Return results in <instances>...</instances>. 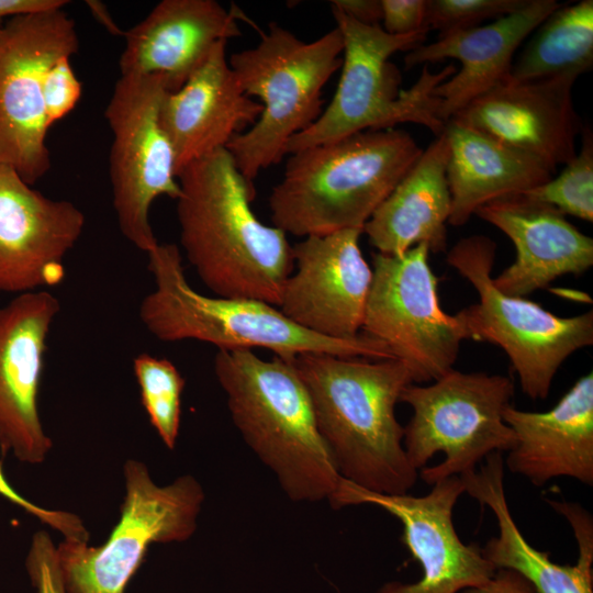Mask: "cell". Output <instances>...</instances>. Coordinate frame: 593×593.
Listing matches in <instances>:
<instances>
[{"label":"cell","instance_id":"obj_1","mask_svg":"<svg viewBox=\"0 0 593 593\" xmlns=\"http://www.w3.org/2000/svg\"><path fill=\"white\" fill-rule=\"evenodd\" d=\"M177 179L180 245L199 279L214 295L278 306L294 266L292 245L283 231L256 216L254 184L231 153H211Z\"/></svg>","mask_w":593,"mask_h":593},{"label":"cell","instance_id":"obj_2","mask_svg":"<svg viewBox=\"0 0 593 593\" xmlns=\"http://www.w3.org/2000/svg\"><path fill=\"white\" fill-rule=\"evenodd\" d=\"M302 379L342 479L380 494H405L416 483L395 416L402 391L412 383L396 359L331 354L289 358Z\"/></svg>","mask_w":593,"mask_h":593},{"label":"cell","instance_id":"obj_3","mask_svg":"<svg viewBox=\"0 0 593 593\" xmlns=\"http://www.w3.org/2000/svg\"><path fill=\"white\" fill-rule=\"evenodd\" d=\"M214 372L235 427L286 496L328 501L342 478L292 361L264 360L249 349L217 350Z\"/></svg>","mask_w":593,"mask_h":593},{"label":"cell","instance_id":"obj_4","mask_svg":"<svg viewBox=\"0 0 593 593\" xmlns=\"http://www.w3.org/2000/svg\"><path fill=\"white\" fill-rule=\"evenodd\" d=\"M422 153L400 128L363 131L290 153L268 200L272 224L298 237L362 230Z\"/></svg>","mask_w":593,"mask_h":593},{"label":"cell","instance_id":"obj_5","mask_svg":"<svg viewBox=\"0 0 593 593\" xmlns=\"http://www.w3.org/2000/svg\"><path fill=\"white\" fill-rule=\"evenodd\" d=\"M147 256L155 289L142 300L139 318L161 342L199 340L217 350L265 348L283 359L309 353L394 359L383 343L363 334L327 338L298 326L269 303L199 293L186 278L176 244L158 243Z\"/></svg>","mask_w":593,"mask_h":593},{"label":"cell","instance_id":"obj_6","mask_svg":"<svg viewBox=\"0 0 593 593\" xmlns=\"http://www.w3.org/2000/svg\"><path fill=\"white\" fill-rule=\"evenodd\" d=\"M344 41L335 27L304 42L276 22L259 43L232 54L228 63L242 89L260 99L256 123L226 146L240 174L253 183L282 160L288 142L322 114V91L342 67Z\"/></svg>","mask_w":593,"mask_h":593},{"label":"cell","instance_id":"obj_7","mask_svg":"<svg viewBox=\"0 0 593 593\" xmlns=\"http://www.w3.org/2000/svg\"><path fill=\"white\" fill-rule=\"evenodd\" d=\"M331 11L344 41L342 75L336 92L318 119L287 144V155L317 144L338 141L369 131L394 128L401 123H416L436 136L445 124L437 116L439 100L433 90L457 71L450 64L432 74L424 65L417 81L401 90V74L390 57L412 51L425 41L428 29L411 34L392 35L380 24L355 21L331 4Z\"/></svg>","mask_w":593,"mask_h":593},{"label":"cell","instance_id":"obj_8","mask_svg":"<svg viewBox=\"0 0 593 593\" xmlns=\"http://www.w3.org/2000/svg\"><path fill=\"white\" fill-rule=\"evenodd\" d=\"M495 243L484 235L457 242L447 253L454 267L477 290L479 301L459 311L467 339L501 347L518 376L522 391L546 399L563 361L593 344V312L561 317L526 298L501 292L492 281Z\"/></svg>","mask_w":593,"mask_h":593},{"label":"cell","instance_id":"obj_9","mask_svg":"<svg viewBox=\"0 0 593 593\" xmlns=\"http://www.w3.org/2000/svg\"><path fill=\"white\" fill-rule=\"evenodd\" d=\"M513 381L502 374L455 369L427 385L410 383L400 402L412 409L403 446L421 479L433 485L461 477L493 452L508 451L515 434L504 422L512 405Z\"/></svg>","mask_w":593,"mask_h":593},{"label":"cell","instance_id":"obj_10","mask_svg":"<svg viewBox=\"0 0 593 593\" xmlns=\"http://www.w3.org/2000/svg\"><path fill=\"white\" fill-rule=\"evenodd\" d=\"M123 474L121 516L108 539L100 546H56L66 593H124L150 545L186 541L197 529L204 491L193 475L158 485L135 459L125 462Z\"/></svg>","mask_w":593,"mask_h":593},{"label":"cell","instance_id":"obj_11","mask_svg":"<svg viewBox=\"0 0 593 593\" xmlns=\"http://www.w3.org/2000/svg\"><path fill=\"white\" fill-rule=\"evenodd\" d=\"M421 244L402 256L372 255L363 335L383 343L412 383L432 382L455 365L466 331L440 306L437 277Z\"/></svg>","mask_w":593,"mask_h":593},{"label":"cell","instance_id":"obj_12","mask_svg":"<svg viewBox=\"0 0 593 593\" xmlns=\"http://www.w3.org/2000/svg\"><path fill=\"white\" fill-rule=\"evenodd\" d=\"M167 92L161 76H120L104 111L113 135L109 174L119 228L146 254L158 245L149 222L153 202L180 195L175 154L159 122Z\"/></svg>","mask_w":593,"mask_h":593},{"label":"cell","instance_id":"obj_13","mask_svg":"<svg viewBox=\"0 0 593 593\" xmlns=\"http://www.w3.org/2000/svg\"><path fill=\"white\" fill-rule=\"evenodd\" d=\"M78 48L76 23L64 9L14 16L0 26V164L31 186L51 168L44 76Z\"/></svg>","mask_w":593,"mask_h":593},{"label":"cell","instance_id":"obj_14","mask_svg":"<svg viewBox=\"0 0 593 593\" xmlns=\"http://www.w3.org/2000/svg\"><path fill=\"white\" fill-rule=\"evenodd\" d=\"M462 493L457 475L436 481L422 496L374 493L340 479L327 502L335 510L376 505L401 522L403 544L419 563L422 577L412 583L385 582L374 593H461L485 584L496 571L481 547L465 544L455 529L452 511Z\"/></svg>","mask_w":593,"mask_h":593},{"label":"cell","instance_id":"obj_15","mask_svg":"<svg viewBox=\"0 0 593 593\" xmlns=\"http://www.w3.org/2000/svg\"><path fill=\"white\" fill-rule=\"evenodd\" d=\"M347 228L304 237L292 246L295 272L287 279L279 310L291 322L323 337L359 336L372 282L359 237Z\"/></svg>","mask_w":593,"mask_h":593},{"label":"cell","instance_id":"obj_16","mask_svg":"<svg viewBox=\"0 0 593 593\" xmlns=\"http://www.w3.org/2000/svg\"><path fill=\"white\" fill-rule=\"evenodd\" d=\"M59 300L48 290L16 294L0 307V450L42 463L53 444L43 427L38 393Z\"/></svg>","mask_w":593,"mask_h":593},{"label":"cell","instance_id":"obj_17","mask_svg":"<svg viewBox=\"0 0 593 593\" xmlns=\"http://www.w3.org/2000/svg\"><path fill=\"white\" fill-rule=\"evenodd\" d=\"M85 224L72 202L44 195L0 164V291L21 294L60 283Z\"/></svg>","mask_w":593,"mask_h":593},{"label":"cell","instance_id":"obj_18","mask_svg":"<svg viewBox=\"0 0 593 593\" xmlns=\"http://www.w3.org/2000/svg\"><path fill=\"white\" fill-rule=\"evenodd\" d=\"M577 79L566 74L525 82L505 80L472 100L451 120L556 169L577 154L575 141L582 130L572 101Z\"/></svg>","mask_w":593,"mask_h":593},{"label":"cell","instance_id":"obj_19","mask_svg":"<svg viewBox=\"0 0 593 593\" xmlns=\"http://www.w3.org/2000/svg\"><path fill=\"white\" fill-rule=\"evenodd\" d=\"M460 478L465 493L495 515L499 534L481 549L496 570L517 572L537 593H593V523L588 511L573 502H550L570 523L579 548L575 564H558L548 552L534 548L515 524L505 496L502 452L490 454L479 469Z\"/></svg>","mask_w":593,"mask_h":593},{"label":"cell","instance_id":"obj_20","mask_svg":"<svg viewBox=\"0 0 593 593\" xmlns=\"http://www.w3.org/2000/svg\"><path fill=\"white\" fill-rule=\"evenodd\" d=\"M219 42L202 65L175 92H167L159 109L176 161V175L191 163L226 148L259 119L262 105L242 89Z\"/></svg>","mask_w":593,"mask_h":593},{"label":"cell","instance_id":"obj_21","mask_svg":"<svg viewBox=\"0 0 593 593\" xmlns=\"http://www.w3.org/2000/svg\"><path fill=\"white\" fill-rule=\"evenodd\" d=\"M474 214L501 230L516 248L515 261L492 278L507 295L525 298L593 265V239L548 204L516 193L495 199Z\"/></svg>","mask_w":593,"mask_h":593},{"label":"cell","instance_id":"obj_22","mask_svg":"<svg viewBox=\"0 0 593 593\" xmlns=\"http://www.w3.org/2000/svg\"><path fill=\"white\" fill-rule=\"evenodd\" d=\"M562 3L528 0L519 10L486 25L440 34L430 44L410 51L406 68L454 58L461 68L439 83L437 116L446 124L468 103L508 79L515 54L529 34Z\"/></svg>","mask_w":593,"mask_h":593},{"label":"cell","instance_id":"obj_23","mask_svg":"<svg viewBox=\"0 0 593 593\" xmlns=\"http://www.w3.org/2000/svg\"><path fill=\"white\" fill-rule=\"evenodd\" d=\"M237 19L215 0H163L124 31L121 76H161L178 91L219 42L242 35Z\"/></svg>","mask_w":593,"mask_h":593},{"label":"cell","instance_id":"obj_24","mask_svg":"<svg viewBox=\"0 0 593 593\" xmlns=\"http://www.w3.org/2000/svg\"><path fill=\"white\" fill-rule=\"evenodd\" d=\"M504 422L515 434L505 465L535 486L566 477L593 484V373L579 378L546 412L507 406Z\"/></svg>","mask_w":593,"mask_h":593},{"label":"cell","instance_id":"obj_25","mask_svg":"<svg viewBox=\"0 0 593 593\" xmlns=\"http://www.w3.org/2000/svg\"><path fill=\"white\" fill-rule=\"evenodd\" d=\"M448 155L443 131L373 212L362 233L377 253L402 256L421 244L427 245L429 253L446 250L451 212Z\"/></svg>","mask_w":593,"mask_h":593},{"label":"cell","instance_id":"obj_26","mask_svg":"<svg viewBox=\"0 0 593 593\" xmlns=\"http://www.w3.org/2000/svg\"><path fill=\"white\" fill-rule=\"evenodd\" d=\"M447 182L451 197L448 224L462 226L475 211L505 195L522 193L551 179L544 160L454 120L445 124Z\"/></svg>","mask_w":593,"mask_h":593},{"label":"cell","instance_id":"obj_27","mask_svg":"<svg viewBox=\"0 0 593 593\" xmlns=\"http://www.w3.org/2000/svg\"><path fill=\"white\" fill-rule=\"evenodd\" d=\"M593 66V1L561 4L535 30L514 58L510 81L525 82L571 74Z\"/></svg>","mask_w":593,"mask_h":593},{"label":"cell","instance_id":"obj_28","mask_svg":"<svg viewBox=\"0 0 593 593\" xmlns=\"http://www.w3.org/2000/svg\"><path fill=\"white\" fill-rule=\"evenodd\" d=\"M133 370L152 426L164 445L174 449L180 428L183 377L170 360L149 354L136 356Z\"/></svg>","mask_w":593,"mask_h":593},{"label":"cell","instance_id":"obj_29","mask_svg":"<svg viewBox=\"0 0 593 593\" xmlns=\"http://www.w3.org/2000/svg\"><path fill=\"white\" fill-rule=\"evenodd\" d=\"M579 153L564 165L556 178L522 194L548 204L562 214L586 222L593 221V135L588 126L582 130Z\"/></svg>","mask_w":593,"mask_h":593},{"label":"cell","instance_id":"obj_30","mask_svg":"<svg viewBox=\"0 0 593 593\" xmlns=\"http://www.w3.org/2000/svg\"><path fill=\"white\" fill-rule=\"evenodd\" d=\"M528 0H427L425 25L440 34L479 26L523 8Z\"/></svg>","mask_w":593,"mask_h":593},{"label":"cell","instance_id":"obj_31","mask_svg":"<svg viewBox=\"0 0 593 593\" xmlns=\"http://www.w3.org/2000/svg\"><path fill=\"white\" fill-rule=\"evenodd\" d=\"M81 91L82 85L71 68L70 57L57 59L46 71L42 87L48 128L76 107Z\"/></svg>","mask_w":593,"mask_h":593},{"label":"cell","instance_id":"obj_32","mask_svg":"<svg viewBox=\"0 0 593 593\" xmlns=\"http://www.w3.org/2000/svg\"><path fill=\"white\" fill-rule=\"evenodd\" d=\"M0 456H2L1 450ZM0 496L7 499L27 514L33 515L43 524H46L54 530L60 533L64 536V540L88 541L89 539V533L79 516L60 510L44 508L22 496L7 479L1 460Z\"/></svg>","mask_w":593,"mask_h":593},{"label":"cell","instance_id":"obj_33","mask_svg":"<svg viewBox=\"0 0 593 593\" xmlns=\"http://www.w3.org/2000/svg\"><path fill=\"white\" fill-rule=\"evenodd\" d=\"M26 570L38 593H66L56 546L47 533L34 534L26 557Z\"/></svg>","mask_w":593,"mask_h":593},{"label":"cell","instance_id":"obj_34","mask_svg":"<svg viewBox=\"0 0 593 593\" xmlns=\"http://www.w3.org/2000/svg\"><path fill=\"white\" fill-rule=\"evenodd\" d=\"M381 5L382 29L387 33L404 35L427 29V0H381Z\"/></svg>","mask_w":593,"mask_h":593},{"label":"cell","instance_id":"obj_35","mask_svg":"<svg viewBox=\"0 0 593 593\" xmlns=\"http://www.w3.org/2000/svg\"><path fill=\"white\" fill-rule=\"evenodd\" d=\"M461 593H537L521 574L508 569H497L483 585L468 589Z\"/></svg>","mask_w":593,"mask_h":593},{"label":"cell","instance_id":"obj_36","mask_svg":"<svg viewBox=\"0 0 593 593\" xmlns=\"http://www.w3.org/2000/svg\"><path fill=\"white\" fill-rule=\"evenodd\" d=\"M331 4L362 24L376 25L382 20L381 0H334Z\"/></svg>","mask_w":593,"mask_h":593},{"label":"cell","instance_id":"obj_37","mask_svg":"<svg viewBox=\"0 0 593 593\" xmlns=\"http://www.w3.org/2000/svg\"><path fill=\"white\" fill-rule=\"evenodd\" d=\"M66 0H0V26L14 16L47 10L64 9Z\"/></svg>","mask_w":593,"mask_h":593},{"label":"cell","instance_id":"obj_38","mask_svg":"<svg viewBox=\"0 0 593 593\" xmlns=\"http://www.w3.org/2000/svg\"><path fill=\"white\" fill-rule=\"evenodd\" d=\"M86 4L91 11V13L93 14V16L97 19V21L101 23L111 34L124 35V32H122L120 27L116 25L109 10L102 2L90 0V1H86Z\"/></svg>","mask_w":593,"mask_h":593}]
</instances>
